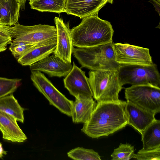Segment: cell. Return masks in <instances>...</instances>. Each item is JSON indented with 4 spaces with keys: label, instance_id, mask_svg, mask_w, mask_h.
<instances>
[{
    "label": "cell",
    "instance_id": "1",
    "mask_svg": "<svg viewBox=\"0 0 160 160\" xmlns=\"http://www.w3.org/2000/svg\"><path fill=\"white\" fill-rule=\"evenodd\" d=\"M126 101L97 103L89 120L84 123L81 131L88 137L98 138L108 136L128 124L125 111Z\"/></svg>",
    "mask_w": 160,
    "mask_h": 160
},
{
    "label": "cell",
    "instance_id": "2",
    "mask_svg": "<svg viewBox=\"0 0 160 160\" xmlns=\"http://www.w3.org/2000/svg\"><path fill=\"white\" fill-rule=\"evenodd\" d=\"M98 15L83 18L78 25L71 29L74 46L90 47L112 41L114 30L112 25Z\"/></svg>",
    "mask_w": 160,
    "mask_h": 160
},
{
    "label": "cell",
    "instance_id": "3",
    "mask_svg": "<svg viewBox=\"0 0 160 160\" xmlns=\"http://www.w3.org/2000/svg\"><path fill=\"white\" fill-rule=\"evenodd\" d=\"M113 42L87 47L73 48L72 53L81 65L91 70H118L121 65L116 61Z\"/></svg>",
    "mask_w": 160,
    "mask_h": 160
},
{
    "label": "cell",
    "instance_id": "4",
    "mask_svg": "<svg viewBox=\"0 0 160 160\" xmlns=\"http://www.w3.org/2000/svg\"><path fill=\"white\" fill-rule=\"evenodd\" d=\"M88 80L92 97L97 103L120 101L119 94L122 88L118 70H90Z\"/></svg>",
    "mask_w": 160,
    "mask_h": 160
},
{
    "label": "cell",
    "instance_id": "5",
    "mask_svg": "<svg viewBox=\"0 0 160 160\" xmlns=\"http://www.w3.org/2000/svg\"><path fill=\"white\" fill-rule=\"evenodd\" d=\"M120 84L149 85L160 88V75L157 65H120L118 70Z\"/></svg>",
    "mask_w": 160,
    "mask_h": 160
},
{
    "label": "cell",
    "instance_id": "6",
    "mask_svg": "<svg viewBox=\"0 0 160 160\" xmlns=\"http://www.w3.org/2000/svg\"><path fill=\"white\" fill-rule=\"evenodd\" d=\"M31 71L30 78L34 85L48 100L50 104L62 113L71 117L73 101L61 92L41 72Z\"/></svg>",
    "mask_w": 160,
    "mask_h": 160
},
{
    "label": "cell",
    "instance_id": "7",
    "mask_svg": "<svg viewBox=\"0 0 160 160\" xmlns=\"http://www.w3.org/2000/svg\"><path fill=\"white\" fill-rule=\"evenodd\" d=\"M127 101L155 115L160 112V88L149 85H136L125 89Z\"/></svg>",
    "mask_w": 160,
    "mask_h": 160
},
{
    "label": "cell",
    "instance_id": "8",
    "mask_svg": "<svg viewBox=\"0 0 160 160\" xmlns=\"http://www.w3.org/2000/svg\"><path fill=\"white\" fill-rule=\"evenodd\" d=\"M11 28L13 41L38 43L57 38V29L53 26L39 24L29 26L18 23L11 26Z\"/></svg>",
    "mask_w": 160,
    "mask_h": 160
},
{
    "label": "cell",
    "instance_id": "9",
    "mask_svg": "<svg viewBox=\"0 0 160 160\" xmlns=\"http://www.w3.org/2000/svg\"><path fill=\"white\" fill-rule=\"evenodd\" d=\"M116 62L121 65L149 66L154 63L148 48L127 43H113Z\"/></svg>",
    "mask_w": 160,
    "mask_h": 160
},
{
    "label": "cell",
    "instance_id": "10",
    "mask_svg": "<svg viewBox=\"0 0 160 160\" xmlns=\"http://www.w3.org/2000/svg\"><path fill=\"white\" fill-rule=\"evenodd\" d=\"M85 73L73 62L71 70L63 79L64 87L75 98L79 96L92 97L88 78Z\"/></svg>",
    "mask_w": 160,
    "mask_h": 160
},
{
    "label": "cell",
    "instance_id": "11",
    "mask_svg": "<svg viewBox=\"0 0 160 160\" xmlns=\"http://www.w3.org/2000/svg\"><path fill=\"white\" fill-rule=\"evenodd\" d=\"M54 21L57 31V42L53 54L65 62L71 63L74 46L69 25L58 17H55Z\"/></svg>",
    "mask_w": 160,
    "mask_h": 160
},
{
    "label": "cell",
    "instance_id": "12",
    "mask_svg": "<svg viewBox=\"0 0 160 160\" xmlns=\"http://www.w3.org/2000/svg\"><path fill=\"white\" fill-rule=\"evenodd\" d=\"M29 66L31 70L47 74L49 77H66L71 70L72 63L65 62L54 54Z\"/></svg>",
    "mask_w": 160,
    "mask_h": 160
},
{
    "label": "cell",
    "instance_id": "13",
    "mask_svg": "<svg viewBox=\"0 0 160 160\" xmlns=\"http://www.w3.org/2000/svg\"><path fill=\"white\" fill-rule=\"evenodd\" d=\"M107 3L104 0H66L65 12L83 19L98 14Z\"/></svg>",
    "mask_w": 160,
    "mask_h": 160
},
{
    "label": "cell",
    "instance_id": "14",
    "mask_svg": "<svg viewBox=\"0 0 160 160\" xmlns=\"http://www.w3.org/2000/svg\"><path fill=\"white\" fill-rule=\"evenodd\" d=\"M125 111L128 125L132 126L141 134L156 119L154 114L128 101H126Z\"/></svg>",
    "mask_w": 160,
    "mask_h": 160
},
{
    "label": "cell",
    "instance_id": "15",
    "mask_svg": "<svg viewBox=\"0 0 160 160\" xmlns=\"http://www.w3.org/2000/svg\"><path fill=\"white\" fill-rule=\"evenodd\" d=\"M13 116L0 111V131L2 138L13 142H24L27 137Z\"/></svg>",
    "mask_w": 160,
    "mask_h": 160
},
{
    "label": "cell",
    "instance_id": "16",
    "mask_svg": "<svg viewBox=\"0 0 160 160\" xmlns=\"http://www.w3.org/2000/svg\"><path fill=\"white\" fill-rule=\"evenodd\" d=\"M57 38L38 43L36 46L17 60L23 66L37 62L53 53L56 48Z\"/></svg>",
    "mask_w": 160,
    "mask_h": 160
},
{
    "label": "cell",
    "instance_id": "17",
    "mask_svg": "<svg viewBox=\"0 0 160 160\" xmlns=\"http://www.w3.org/2000/svg\"><path fill=\"white\" fill-rule=\"evenodd\" d=\"M97 103L93 97L79 96L73 101L71 116L74 123H86L90 119Z\"/></svg>",
    "mask_w": 160,
    "mask_h": 160
},
{
    "label": "cell",
    "instance_id": "18",
    "mask_svg": "<svg viewBox=\"0 0 160 160\" xmlns=\"http://www.w3.org/2000/svg\"><path fill=\"white\" fill-rule=\"evenodd\" d=\"M20 9L17 0H0V24L11 26L18 23Z\"/></svg>",
    "mask_w": 160,
    "mask_h": 160
},
{
    "label": "cell",
    "instance_id": "19",
    "mask_svg": "<svg viewBox=\"0 0 160 160\" xmlns=\"http://www.w3.org/2000/svg\"><path fill=\"white\" fill-rule=\"evenodd\" d=\"M142 135V148L151 149L160 147V121L155 119L144 130Z\"/></svg>",
    "mask_w": 160,
    "mask_h": 160
},
{
    "label": "cell",
    "instance_id": "20",
    "mask_svg": "<svg viewBox=\"0 0 160 160\" xmlns=\"http://www.w3.org/2000/svg\"><path fill=\"white\" fill-rule=\"evenodd\" d=\"M25 110L12 93L0 98V111L13 116L22 123H23L24 121Z\"/></svg>",
    "mask_w": 160,
    "mask_h": 160
},
{
    "label": "cell",
    "instance_id": "21",
    "mask_svg": "<svg viewBox=\"0 0 160 160\" xmlns=\"http://www.w3.org/2000/svg\"><path fill=\"white\" fill-rule=\"evenodd\" d=\"M31 9L38 11L60 13L65 12L66 0H29Z\"/></svg>",
    "mask_w": 160,
    "mask_h": 160
},
{
    "label": "cell",
    "instance_id": "22",
    "mask_svg": "<svg viewBox=\"0 0 160 160\" xmlns=\"http://www.w3.org/2000/svg\"><path fill=\"white\" fill-rule=\"evenodd\" d=\"M69 158L75 160H101L98 153L93 149L77 147L67 153Z\"/></svg>",
    "mask_w": 160,
    "mask_h": 160
},
{
    "label": "cell",
    "instance_id": "23",
    "mask_svg": "<svg viewBox=\"0 0 160 160\" xmlns=\"http://www.w3.org/2000/svg\"><path fill=\"white\" fill-rule=\"evenodd\" d=\"M38 43H31L23 41L12 40L10 43L9 49L14 57L18 60Z\"/></svg>",
    "mask_w": 160,
    "mask_h": 160
},
{
    "label": "cell",
    "instance_id": "24",
    "mask_svg": "<svg viewBox=\"0 0 160 160\" xmlns=\"http://www.w3.org/2000/svg\"><path fill=\"white\" fill-rule=\"evenodd\" d=\"M135 155L134 146L126 143H121L114 150L111 155L112 160H129L134 158Z\"/></svg>",
    "mask_w": 160,
    "mask_h": 160
},
{
    "label": "cell",
    "instance_id": "25",
    "mask_svg": "<svg viewBox=\"0 0 160 160\" xmlns=\"http://www.w3.org/2000/svg\"><path fill=\"white\" fill-rule=\"evenodd\" d=\"M21 81L20 79L0 77V98L15 92Z\"/></svg>",
    "mask_w": 160,
    "mask_h": 160
},
{
    "label": "cell",
    "instance_id": "26",
    "mask_svg": "<svg viewBox=\"0 0 160 160\" xmlns=\"http://www.w3.org/2000/svg\"><path fill=\"white\" fill-rule=\"evenodd\" d=\"M11 26L0 24V52L5 51L12 40Z\"/></svg>",
    "mask_w": 160,
    "mask_h": 160
},
{
    "label": "cell",
    "instance_id": "27",
    "mask_svg": "<svg viewBox=\"0 0 160 160\" xmlns=\"http://www.w3.org/2000/svg\"><path fill=\"white\" fill-rule=\"evenodd\" d=\"M134 158L138 160H160V147L149 150L142 148L135 154Z\"/></svg>",
    "mask_w": 160,
    "mask_h": 160
},
{
    "label": "cell",
    "instance_id": "28",
    "mask_svg": "<svg viewBox=\"0 0 160 160\" xmlns=\"http://www.w3.org/2000/svg\"><path fill=\"white\" fill-rule=\"evenodd\" d=\"M149 2L154 6L155 10L160 15V0H149Z\"/></svg>",
    "mask_w": 160,
    "mask_h": 160
},
{
    "label": "cell",
    "instance_id": "29",
    "mask_svg": "<svg viewBox=\"0 0 160 160\" xmlns=\"http://www.w3.org/2000/svg\"><path fill=\"white\" fill-rule=\"evenodd\" d=\"M7 154V151L4 150L2 147V145L0 142V158H2L4 155Z\"/></svg>",
    "mask_w": 160,
    "mask_h": 160
},
{
    "label": "cell",
    "instance_id": "30",
    "mask_svg": "<svg viewBox=\"0 0 160 160\" xmlns=\"http://www.w3.org/2000/svg\"><path fill=\"white\" fill-rule=\"evenodd\" d=\"M19 3L21 9L22 10H24L25 9V4L27 1L29 0H17Z\"/></svg>",
    "mask_w": 160,
    "mask_h": 160
},
{
    "label": "cell",
    "instance_id": "31",
    "mask_svg": "<svg viewBox=\"0 0 160 160\" xmlns=\"http://www.w3.org/2000/svg\"><path fill=\"white\" fill-rule=\"evenodd\" d=\"M107 3H109L111 4H112L113 2V0H104Z\"/></svg>",
    "mask_w": 160,
    "mask_h": 160
},
{
    "label": "cell",
    "instance_id": "32",
    "mask_svg": "<svg viewBox=\"0 0 160 160\" xmlns=\"http://www.w3.org/2000/svg\"></svg>",
    "mask_w": 160,
    "mask_h": 160
}]
</instances>
